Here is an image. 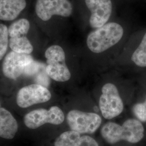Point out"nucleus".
<instances>
[{
  "mask_svg": "<svg viewBox=\"0 0 146 146\" xmlns=\"http://www.w3.org/2000/svg\"><path fill=\"white\" fill-rule=\"evenodd\" d=\"M8 28L3 24H0V60L7 52L9 40Z\"/></svg>",
  "mask_w": 146,
  "mask_h": 146,
  "instance_id": "dca6fc26",
  "label": "nucleus"
},
{
  "mask_svg": "<svg viewBox=\"0 0 146 146\" xmlns=\"http://www.w3.org/2000/svg\"><path fill=\"white\" fill-rule=\"evenodd\" d=\"M81 134L72 130L65 131L56 139L54 146H99L93 137Z\"/></svg>",
  "mask_w": 146,
  "mask_h": 146,
  "instance_id": "f8f14e48",
  "label": "nucleus"
},
{
  "mask_svg": "<svg viewBox=\"0 0 146 146\" xmlns=\"http://www.w3.org/2000/svg\"><path fill=\"white\" fill-rule=\"evenodd\" d=\"M26 5V0H0V20H15Z\"/></svg>",
  "mask_w": 146,
  "mask_h": 146,
  "instance_id": "ddd939ff",
  "label": "nucleus"
},
{
  "mask_svg": "<svg viewBox=\"0 0 146 146\" xmlns=\"http://www.w3.org/2000/svg\"><path fill=\"white\" fill-rule=\"evenodd\" d=\"M51 98L52 94L46 87L32 84L19 90L16 96V103L21 108H27L34 104L47 102Z\"/></svg>",
  "mask_w": 146,
  "mask_h": 146,
  "instance_id": "1a4fd4ad",
  "label": "nucleus"
},
{
  "mask_svg": "<svg viewBox=\"0 0 146 146\" xmlns=\"http://www.w3.org/2000/svg\"><path fill=\"white\" fill-rule=\"evenodd\" d=\"M30 27L29 21L26 19L15 21L9 27V44L12 51L27 54L33 52V47L26 37Z\"/></svg>",
  "mask_w": 146,
  "mask_h": 146,
  "instance_id": "20e7f679",
  "label": "nucleus"
},
{
  "mask_svg": "<svg viewBox=\"0 0 146 146\" xmlns=\"http://www.w3.org/2000/svg\"><path fill=\"white\" fill-rule=\"evenodd\" d=\"M67 122L72 131L80 134H93L99 128L102 119L96 113L74 110L69 111Z\"/></svg>",
  "mask_w": 146,
  "mask_h": 146,
  "instance_id": "423d86ee",
  "label": "nucleus"
},
{
  "mask_svg": "<svg viewBox=\"0 0 146 146\" xmlns=\"http://www.w3.org/2000/svg\"><path fill=\"white\" fill-rule=\"evenodd\" d=\"M34 60L30 54L11 51L4 58L3 74L7 78L15 80L24 74L26 68Z\"/></svg>",
  "mask_w": 146,
  "mask_h": 146,
  "instance_id": "9d476101",
  "label": "nucleus"
},
{
  "mask_svg": "<svg viewBox=\"0 0 146 146\" xmlns=\"http://www.w3.org/2000/svg\"><path fill=\"white\" fill-rule=\"evenodd\" d=\"M123 35V29L115 22L106 23L91 32L87 38V44L90 51L103 52L119 42Z\"/></svg>",
  "mask_w": 146,
  "mask_h": 146,
  "instance_id": "f03ea898",
  "label": "nucleus"
},
{
  "mask_svg": "<svg viewBox=\"0 0 146 146\" xmlns=\"http://www.w3.org/2000/svg\"><path fill=\"white\" fill-rule=\"evenodd\" d=\"M144 127L139 120L130 119L121 125L115 122H109L102 127L101 135L110 144H115L121 140L131 143H137L144 137Z\"/></svg>",
  "mask_w": 146,
  "mask_h": 146,
  "instance_id": "f257e3e1",
  "label": "nucleus"
},
{
  "mask_svg": "<svg viewBox=\"0 0 146 146\" xmlns=\"http://www.w3.org/2000/svg\"><path fill=\"white\" fill-rule=\"evenodd\" d=\"M100 108L105 119L110 120L119 116L123 110V101L115 84L108 83L102 88Z\"/></svg>",
  "mask_w": 146,
  "mask_h": 146,
  "instance_id": "39448f33",
  "label": "nucleus"
},
{
  "mask_svg": "<svg viewBox=\"0 0 146 146\" xmlns=\"http://www.w3.org/2000/svg\"><path fill=\"white\" fill-rule=\"evenodd\" d=\"M35 11L42 21H47L54 15L70 16L73 7L69 0H37Z\"/></svg>",
  "mask_w": 146,
  "mask_h": 146,
  "instance_id": "6e6552de",
  "label": "nucleus"
},
{
  "mask_svg": "<svg viewBox=\"0 0 146 146\" xmlns=\"http://www.w3.org/2000/svg\"><path fill=\"white\" fill-rule=\"evenodd\" d=\"M85 3L91 13L89 23L92 28H100L108 21L112 12L111 0H85Z\"/></svg>",
  "mask_w": 146,
  "mask_h": 146,
  "instance_id": "9b49d317",
  "label": "nucleus"
},
{
  "mask_svg": "<svg viewBox=\"0 0 146 146\" xmlns=\"http://www.w3.org/2000/svg\"><path fill=\"white\" fill-rule=\"evenodd\" d=\"M131 60L136 66L140 67H146V33L141 41V43L133 52Z\"/></svg>",
  "mask_w": 146,
  "mask_h": 146,
  "instance_id": "2eb2a0df",
  "label": "nucleus"
},
{
  "mask_svg": "<svg viewBox=\"0 0 146 146\" xmlns=\"http://www.w3.org/2000/svg\"><path fill=\"white\" fill-rule=\"evenodd\" d=\"M133 112L136 117L141 121H146V104L144 103H139L133 107Z\"/></svg>",
  "mask_w": 146,
  "mask_h": 146,
  "instance_id": "f3484780",
  "label": "nucleus"
},
{
  "mask_svg": "<svg viewBox=\"0 0 146 146\" xmlns=\"http://www.w3.org/2000/svg\"><path fill=\"white\" fill-rule=\"evenodd\" d=\"M47 66L46 72L52 80L66 82L71 78V74L66 63V55L62 48L58 45L49 47L46 52Z\"/></svg>",
  "mask_w": 146,
  "mask_h": 146,
  "instance_id": "7ed1b4c3",
  "label": "nucleus"
},
{
  "mask_svg": "<svg viewBox=\"0 0 146 146\" xmlns=\"http://www.w3.org/2000/svg\"><path fill=\"white\" fill-rule=\"evenodd\" d=\"M145 104H146V101H145Z\"/></svg>",
  "mask_w": 146,
  "mask_h": 146,
  "instance_id": "a211bd4d",
  "label": "nucleus"
},
{
  "mask_svg": "<svg viewBox=\"0 0 146 146\" xmlns=\"http://www.w3.org/2000/svg\"><path fill=\"white\" fill-rule=\"evenodd\" d=\"M64 120L62 110L57 106H52L49 110L40 108L27 113L24 117V123L30 129H34L46 123L58 125Z\"/></svg>",
  "mask_w": 146,
  "mask_h": 146,
  "instance_id": "0eeeda50",
  "label": "nucleus"
},
{
  "mask_svg": "<svg viewBox=\"0 0 146 146\" xmlns=\"http://www.w3.org/2000/svg\"><path fill=\"white\" fill-rule=\"evenodd\" d=\"M18 131V124L11 112L0 107V137L13 139Z\"/></svg>",
  "mask_w": 146,
  "mask_h": 146,
  "instance_id": "4468645a",
  "label": "nucleus"
}]
</instances>
